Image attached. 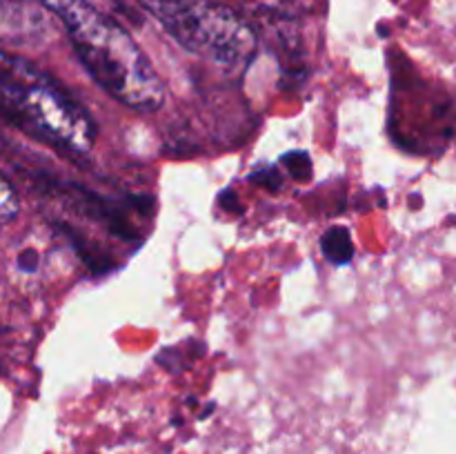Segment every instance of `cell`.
<instances>
[{"label": "cell", "mask_w": 456, "mask_h": 454, "mask_svg": "<svg viewBox=\"0 0 456 454\" xmlns=\"http://www.w3.org/2000/svg\"><path fill=\"white\" fill-rule=\"evenodd\" d=\"M67 29L76 56L110 96L136 111L163 107L165 85L142 49L89 0H38Z\"/></svg>", "instance_id": "1"}, {"label": "cell", "mask_w": 456, "mask_h": 454, "mask_svg": "<svg viewBox=\"0 0 456 454\" xmlns=\"http://www.w3.org/2000/svg\"><path fill=\"white\" fill-rule=\"evenodd\" d=\"M0 116L74 154L96 141L92 116L52 76L9 52H0Z\"/></svg>", "instance_id": "2"}, {"label": "cell", "mask_w": 456, "mask_h": 454, "mask_svg": "<svg viewBox=\"0 0 456 454\" xmlns=\"http://www.w3.org/2000/svg\"><path fill=\"white\" fill-rule=\"evenodd\" d=\"M187 52L223 69H243L256 53V34L230 7L214 0H136Z\"/></svg>", "instance_id": "3"}, {"label": "cell", "mask_w": 456, "mask_h": 454, "mask_svg": "<svg viewBox=\"0 0 456 454\" xmlns=\"http://www.w3.org/2000/svg\"><path fill=\"white\" fill-rule=\"evenodd\" d=\"M52 18L38 0H0V43L43 47L53 38Z\"/></svg>", "instance_id": "4"}, {"label": "cell", "mask_w": 456, "mask_h": 454, "mask_svg": "<svg viewBox=\"0 0 456 454\" xmlns=\"http://www.w3.org/2000/svg\"><path fill=\"white\" fill-rule=\"evenodd\" d=\"M321 249L332 265H346L354 256V245L346 227H330L321 239Z\"/></svg>", "instance_id": "5"}, {"label": "cell", "mask_w": 456, "mask_h": 454, "mask_svg": "<svg viewBox=\"0 0 456 454\" xmlns=\"http://www.w3.org/2000/svg\"><path fill=\"white\" fill-rule=\"evenodd\" d=\"M18 194L12 187V182L0 174V225H7L18 216Z\"/></svg>", "instance_id": "6"}, {"label": "cell", "mask_w": 456, "mask_h": 454, "mask_svg": "<svg viewBox=\"0 0 456 454\" xmlns=\"http://www.w3.org/2000/svg\"><path fill=\"white\" fill-rule=\"evenodd\" d=\"M283 165L294 178H301V181L310 178L312 160L305 151H289V154L283 156Z\"/></svg>", "instance_id": "7"}, {"label": "cell", "mask_w": 456, "mask_h": 454, "mask_svg": "<svg viewBox=\"0 0 456 454\" xmlns=\"http://www.w3.org/2000/svg\"><path fill=\"white\" fill-rule=\"evenodd\" d=\"M252 181L258 182V185L267 187V190H272V191H276L281 185H283V181H281V174L272 167L256 169V172L252 174Z\"/></svg>", "instance_id": "8"}, {"label": "cell", "mask_w": 456, "mask_h": 454, "mask_svg": "<svg viewBox=\"0 0 456 454\" xmlns=\"http://www.w3.org/2000/svg\"><path fill=\"white\" fill-rule=\"evenodd\" d=\"M18 263H20L22 270H27V272L36 270V252H31V249H25V252L20 254V258H18Z\"/></svg>", "instance_id": "9"}, {"label": "cell", "mask_w": 456, "mask_h": 454, "mask_svg": "<svg viewBox=\"0 0 456 454\" xmlns=\"http://www.w3.org/2000/svg\"><path fill=\"white\" fill-rule=\"evenodd\" d=\"M111 3H114V0H111Z\"/></svg>", "instance_id": "10"}]
</instances>
